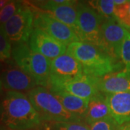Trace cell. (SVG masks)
<instances>
[{"label":"cell","instance_id":"22","mask_svg":"<svg viewBox=\"0 0 130 130\" xmlns=\"http://www.w3.org/2000/svg\"><path fill=\"white\" fill-rule=\"evenodd\" d=\"M120 59L123 64L122 72L130 78V33L128 31L121 46Z\"/></svg>","mask_w":130,"mask_h":130},{"label":"cell","instance_id":"24","mask_svg":"<svg viewBox=\"0 0 130 130\" xmlns=\"http://www.w3.org/2000/svg\"><path fill=\"white\" fill-rule=\"evenodd\" d=\"M119 124L111 116L105 118L89 125L90 130H117Z\"/></svg>","mask_w":130,"mask_h":130},{"label":"cell","instance_id":"3","mask_svg":"<svg viewBox=\"0 0 130 130\" xmlns=\"http://www.w3.org/2000/svg\"><path fill=\"white\" fill-rule=\"evenodd\" d=\"M27 95L43 122L84 123L79 117L67 111L48 88L38 86Z\"/></svg>","mask_w":130,"mask_h":130},{"label":"cell","instance_id":"8","mask_svg":"<svg viewBox=\"0 0 130 130\" xmlns=\"http://www.w3.org/2000/svg\"><path fill=\"white\" fill-rule=\"evenodd\" d=\"M100 78L101 77L85 74L77 79L50 83L48 88L61 90L74 96L89 101L100 92L98 89Z\"/></svg>","mask_w":130,"mask_h":130},{"label":"cell","instance_id":"7","mask_svg":"<svg viewBox=\"0 0 130 130\" xmlns=\"http://www.w3.org/2000/svg\"><path fill=\"white\" fill-rule=\"evenodd\" d=\"M32 9L34 12V28L44 31L66 46L80 41L74 30L67 25L39 9H36L34 7Z\"/></svg>","mask_w":130,"mask_h":130},{"label":"cell","instance_id":"27","mask_svg":"<svg viewBox=\"0 0 130 130\" xmlns=\"http://www.w3.org/2000/svg\"><path fill=\"white\" fill-rule=\"evenodd\" d=\"M0 130H9L4 124H2V123L0 121Z\"/></svg>","mask_w":130,"mask_h":130},{"label":"cell","instance_id":"28","mask_svg":"<svg viewBox=\"0 0 130 130\" xmlns=\"http://www.w3.org/2000/svg\"><path fill=\"white\" fill-rule=\"evenodd\" d=\"M2 90H3V85H2V83L0 79V97L2 95Z\"/></svg>","mask_w":130,"mask_h":130},{"label":"cell","instance_id":"23","mask_svg":"<svg viewBox=\"0 0 130 130\" xmlns=\"http://www.w3.org/2000/svg\"><path fill=\"white\" fill-rule=\"evenodd\" d=\"M23 5V2L20 1H9L4 7L0 9V24L7 22Z\"/></svg>","mask_w":130,"mask_h":130},{"label":"cell","instance_id":"25","mask_svg":"<svg viewBox=\"0 0 130 130\" xmlns=\"http://www.w3.org/2000/svg\"><path fill=\"white\" fill-rule=\"evenodd\" d=\"M117 130H130V122H127L122 125H120Z\"/></svg>","mask_w":130,"mask_h":130},{"label":"cell","instance_id":"2","mask_svg":"<svg viewBox=\"0 0 130 130\" xmlns=\"http://www.w3.org/2000/svg\"><path fill=\"white\" fill-rule=\"evenodd\" d=\"M66 53L79 62L86 74L102 77L123 70L121 61L90 43L80 41L74 42L67 46Z\"/></svg>","mask_w":130,"mask_h":130},{"label":"cell","instance_id":"11","mask_svg":"<svg viewBox=\"0 0 130 130\" xmlns=\"http://www.w3.org/2000/svg\"><path fill=\"white\" fill-rule=\"evenodd\" d=\"M28 45L32 50L50 60L66 54L67 48V46L38 28H34Z\"/></svg>","mask_w":130,"mask_h":130},{"label":"cell","instance_id":"10","mask_svg":"<svg viewBox=\"0 0 130 130\" xmlns=\"http://www.w3.org/2000/svg\"><path fill=\"white\" fill-rule=\"evenodd\" d=\"M0 79L2 83L3 88L8 91H30L39 86L38 82L21 70L18 66L12 64L4 67L0 73Z\"/></svg>","mask_w":130,"mask_h":130},{"label":"cell","instance_id":"4","mask_svg":"<svg viewBox=\"0 0 130 130\" xmlns=\"http://www.w3.org/2000/svg\"><path fill=\"white\" fill-rule=\"evenodd\" d=\"M12 58L18 67L37 81L39 86L48 88L51 60L32 50L27 43L13 45Z\"/></svg>","mask_w":130,"mask_h":130},{"label":"cell","instance_id":"30","mask_svg":"<svg viewBox=\"0 0 130 130\" xmlns=\"http://www.w3.org/2000/svg\"><path fill=\"white\" fill-rule=\"evenodd\" d=\"M129 33H130V32H129Z\"/></svg>","mask_w":130,"mask_h":130},{"label":"cell","instance_id":"19","mask_svg":"<svg viewBox=\"0 0 130 130\" xmlns=\"http://www.w3.org/2000/svg\"><path fill=\"white\" fill-rule=\"evenodd\" d=\"M42 130H90L85 123L77 122H43Z\"/></svg>","mask_w":130,"mask_h":130},{"label":"cell","instance_id":"5","mask_svg":"<svg viewBox=\"0 0 130 130\" xmlns=\"http://www.w3.org/2000/svg\"><path fill=\"white\" fill-rule=\"evenodd\" d=\"M103 19L85 2H78L77 5L76 33L80 41L93 44L105 50L101 25Z\"/></svg>","mask_w":130,"mask_h":130},{"label":"cell","instance_id":"26","mask_svg":"<svg viewBox=\"0 0 130 130\" xmlns=\"http://www.w3.org/2000/svg\"><path fill=\"white\" fill-rule=\"evenodd\" d=\"M116 5H121L126 2L127 0H113Z\"/></svg>","mask_w":130,"mask_h":130},{"label":"cell","instance_id":"21","mask_svg":"<svg viewBox=\"0 0 130 130\" xmlns=\"http://www.w3.org/2000/svg\"><path fill=\"white\" fill-rule=\"evenodd\" d=\"M12 42L5 32L3 25L0 24V61L3 63L12 58Z\"/></svg>","mask_w":130,"mask_h":130},{"label":"cell","instance_id":"15","mask_svg":"<svg viewBox=\"0 0 130 130\" xmlns=\"http://www.w3.org/2000/svg\"><path fill=\"white\" fill-rule=\"evenodd\" d=\"M98 89L104 94H115L130 90V78L122 70L100 78Z\"/></svg>","mask_w":130,"mask_h":130},{"label":"cell","instance_id":"9","mask_svg":"<svg viewBox=\"0 0 130 130\" xmlns=\"http://www.w3.org/2000/svg\"><path fill=\"white\" fill-rule=\"evenodd\" d=\"M84 74L81 64L66 53L51 61L49 84L77 79Z\"/></svg>","mask_w":130,"mask_h":130},{"label":"cell","instance_id":"6","mask_svg":"<svg viewBox=\"0 0 130 130\" xmlns=\"http://www.w3.org/2000/svg\"><path fill=\"white\" fill-rule=\"evenodd\" d=\"M34 12L23 4L7 22L2 24L5 32L13 45L29 41L34 30Z\"/></svg>","mask_w":130,"mask_h":130},{"label":"cell","instance_id":"18","mask_svg":"<svg viewBox=\"0 0 130 130\" xmlns=\"http://www.w3.org/2000/svg\"><path fill=\"white\" fill-rule=\"evenodd\" d=\"M87 2L101 17L103 20L115 19L114 10L116 5L113 0H94Z\"/></svg>","mask_w":130,"mask_h":130},{"label":"cell","instance_id":"29","mask_svg":"<svg viewBox=\"0 0 130 130\" xmlns=\"http://www.w3.org/2000/svg\"><path fill=\"white\" fill-rule=\"evenodd\" d=\"M3 68H4V67H3V64H2V62L0 61V73H1V72L2 71Z\"/></svg>","mask_w":130,"mask_h":130},{"label":"cell","instance_id":"17","mask_svg":"<svg viewBox=\"0 0 130 130\" xmlns=\"http://www.w3.org/2000/svg\"><path fill=\"white\" fill-rule=\"evenodd\" d=\"M111 116L106 94L99 92L88 101L85 124L89 126Z\"/></svg>","mask_w":130,"mask_h":130},{"label":"cell","instance_id":"20","mask_svg":"<svg viewBox=\"0 0 130 130\" xmlns=\"http://www.w3.org/2000/svg\"><path fill=\"white\" fill-rule=\"evenodd\" d=\"M114 18L118 23L130 32V1L121 5H116Z\"/></svg>","mask_w":130,"mask_h":130},{"label":"cell","instance_id":"14","mask_svg":"<svg viewBox=\"0 0 130 130\" xmlns=\"http://www.w3.org/2000/svg\"><path fill=\"white\" fill-rule=\"evenodd\" d=\"M106 96L112 118L119 125L130 122V90Z\"/></svg>","mask_w":130,"mask_h":130},{"label":"cell","instance_id":"13","mask_svg":"<svg viewBox=\"0 0 130 130\" xmlns=\"http://www.w3.org/2000/svg\"><path fill=\"white\" fill-rule=\"evenodd\" d=\"M33 2L30 4L34 5V7L36 6L38 9L50 14L57 20L67 25L76 33L77 5H58L54 0L36 1Z\"/></svg>","mask_w":130,"mask_h":130},{"label":"cell","instance_id":"12","mask_svg":"<svg viewBox=\"0 0 130 130\" xmlns=\"http://www.w3.org/2000/svg\"><path fill=\"white\" fill-rule=\"evenodd\" d=\"M101 30L106 51L116 59L121 61V46L126 30L118 23L116 19L103 20Z\"/></svg>","mask_w":130,"mask_h":130},{"label":"cell","instance_id":"1","mask_svg":"<svg viewBox=\"0 0 130 130\" xmlns=\"http://www.w3.org/2000/svg\"><path fill=\"white\" fill-rule=\"evenodd\" d=\"M0 121L9 130L33 129L43 124L28 95L17 91H7L1 98Z\"/></svg>","mask_w":130,"mask_h":130},{"label":"cell","instance_id":"16","mask_svg":"<svg viewBox=\"0 0 130 130\" xmlns=\"http://www.w3.org/2000/svg\"><path fill=\"white\" fill-rule=\"evenodd\" d=\"M59 101L64 108L74 116L79 117L84 122L88 109V101L74 96L66 91L59 89L48 88ZM85 123V122H84Z\"/></svg>","mask_w":130,"mask_h":130}]
</instances>
